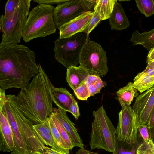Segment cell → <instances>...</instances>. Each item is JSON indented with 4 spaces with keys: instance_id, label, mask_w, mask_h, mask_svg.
Returning <instances> with one entry per match:
<instances>
[{
    "instance_id": "277c9868",
    "label": "cell",
    "mask_w": 154,
    "mask_h": 154,
    "mask_svg": "<svg viewBox=\"0 0 154 154\" xmlns=\"http://www.w3.org/2000/svg\"><path fill=\"white\" fill-rule=\"evenodd\" d=\"M90 146L91 150L101 149L113 153L118 147L116 131L102 106L94 111Z\"/></svg>"
},
{
    "instance_id": "1f68e13d",
    "label": "cell",
    "mask_w": 154,
    "mask_h": 154,
    "mask_svg": "<svg viewBox=\"0 0 154 154\" xmlns=\"http://www.w3.org/2000/svg\"><path fill=\"white\" fill-rule=\"evenodd\" d=\"M135 145H131L130 147L126 148L123 146L117 147L116 151L113 154H136V151L138 147Z\"/></svg>"
},
{
    "instance_id": "ba28073f",
    "label": "cell",
    "mask_w": 154,
    "mask_h": 154,
    "mask_svg": "<svg viewBox=\"0 0 154 154\" xmlns=\"http://www.w3.org/2000/svg\"><path fill=\"white\" fill-rule=\"evenodd\" d=\"M107 62L106 51L100 44L89 38L81 52L80 66L90 75L102 77L108 72Z\"/></svg>"
},
{
    "instance_id": "8fae6325",
    "label": "cell",
    "mask_w": 154,
    "mask_h": 154,
    "mask_svg": "<svg viewBox=\"0 0 154 154\" xmlns=\"http://www.w3.org/2000/svg\"><path fill=\"white\" fill-rule=\"evenodd\" d=\"M154 106V85L136 98L133 109L140 123L147 125L149 117Z\"/></svg>"
},
{
    "instance_id": "ffe728a7",
    "label": "cell",
    "mask_w": 154,
    "mask_h": 154,
    "mask_svg": "<svg viewBox=\"0 0 154 154\" xmlns=\"http://www.w3.org/2000/svg\"><path fill=\"white\" fill-rule=\"evenodd\" d=\"M137 91L134 87L133 83L130 82L117 91L116 98L122 108L130 106L134 97L138 95Z\"/></svg>"
},
{
    "instance_id": "9c48e42d",
    "label": "cell",
    "mask_w": 154,
    "mask_h": 154,
    "mask_svg": "<svg viewBox=\"0 0 154 154\" xmlns=\"http://www.w3.org/2000/svg\"><path fill=\"white\" fill-rule=\"evenodd\" d=\"M97 0H68L58 5L53 10V17L56 28L72 20L82 14L94 11Z\"/></svg>"
},
{
    "instance_id": "d4e9b609",
    "label": "cell",
    "mask_w": 154,
    "mask_h": 154,
    "mask_svg": "<svg viewBox=\"0 0 154 154\" xmlns=\"http://www.w3.org/2000/svg\"><path fill=\"white\" fill-rule=\"evenodd\" d=\"M139 11L146 17L154 14V0H135Z\"/></svg>"
},
{
    "instance_id": "30bf717a",
    "label": "cell",
    "mask_w": 154,
    "mask_h": 154,
    "mask_svg": "<svg viewBox=\"0 0 154 154\" xmlns=\"http://www.w3.org/2000/svg\"><path fill=\"white\" fill-rule=\"evenodd\" d=\"M138 118L131 106L122 108L119 113V120L116 128L117 140L131 145L137 144Z\"/></svg>"
},
{
    "instance_id": "ac0fdd59",
    "label": "cell",
    "mask_w": 154,
    "mask_h": 154,
    "mask_svg": "<svg viewBox=\"0 0 154 154\" xmlns=\"http://www.w3.org/2000/svg\"><path fill=\"white\" fill-rule=\"evenodd\" d=\"M49 117L43 123L33 125V128L42 143L45 145L53 148L55 143L49 124Z\"/></svg>"
},
{
    "instance_id": "f35d334b",
    "label": "cell",
    "mask_w": 154,
    "mask_h": 154,
    "mask_svg": "<svg viewBox=\"0 0 154 154\" xmlns=\"http://www.w3.org/2000/svg\"><path fill=\"white\" fill-rule=\"evenodd\" d=\"M150 139L154 144V125L149 128Z\"/></svg>"
},
{
    "instance_id": "4316f807",
    "label": "cell",
    "mask_w": 154,
    "mask_h": 154,
    "mask_svg": "<svg viewBox=\"0 0 154 154\" xmlns=\"http://www.w3.org/2000/svg\"><path fill=\"white\" fill-rule=\"evenodd\" d=\"M136 154H154V144L150 139L148 141H143L138 146Z\"/></svg>"
},
{
    "instance_id": "8d00e7d4",
    "label": "cell",
    "mask_w": 154,
    "mask_h": 154,
    "mask_svg": "<svg viewBox=\"0 0 154 154\" xmlns=\"http://www.w3.org/2000/svg\"><path fill=\"white\" fill-rule=\"evenodd\" d=\"M152 61H154V47L149 50L147 57V63Z\"/></svg>"
},
{
    "instance_id": "f1b7e54d",
    "label": "cell",
    "mask_w": 154,
    "mask_h": 154,
    "mask_svg": "<svg viewBox=\"0 0 154 154\" xmlns=\"http://www.w3.org/2000/svg\"><path fill=\"white\" fill-rule=\"evenodd\" d=\"M20 0H8L5 5V13L4 16L8 18L10 16L17 7Z\"/></svg>"
},
{
    "instance_id": "5b68a950",
    "label": "cell",
    "mask_w": 154,
    "mask_h": 154,
    "mask_svg": "<svg viewBox=\"0 0 154 154\" xmlns=\"http://www.w3.org/2000/svg\"><path fill=\"white\" fill-rule=\"evenodd\" d=\"M54 8L51 5L39 4L29 12L23 33L22 38L25 42L56 32L53 17Z\"/></svg>"
},
{
    "instance_id": "83f0119b",
    "label": "cell",
    "mask_w": 154,
    "mask_h": 154,
    "mask_svg": "<svg viewBox=\"0 0 154 154\" xmlns=\"http://www.w3.org/2000/svg\"><path fill=\"white\" fill-rule=\"evenodd\" d=\"M73 91L77 98L79 100H87L91 96L89 90L85 82Z\"/></svg>"
},
{
    "instance_id": "7402d4cb",
    "label": "cell",
    "mask_w": 154,
    "mask_h": 154,
    "mask_svg": "<svg viewBox=\"0 0 154 154\" xmlns=\"http://www.w3.org/2000/svg\"><path fill=\"white\" fill-rule=\"evenodd\" d=\"M49 121L55 143L54 146L51 148L67 154H70V149L60 135L53 120L51 114L49 117Z\"/></svg>"
},
{
    "instance_id": "cb8c5ba5",
    "label": "cell",
    "mask_w": 154,
    "mask_h": 154,
    "mask_svg": "<svg viewBox=\"0 0 154 154\" xmlns=\"http://www.w3.org/2000/svg\"><path fill=\"white\" fill-rule=\"evenodd\" d=\"M133 86L137 91L142 93L154 85V76L141 77L134 81Z\"/></svg>"
},
{
    "instance_id": "8992f818",
    "label": "cell",
    "mask_w": 154,
    "mask_h": 154,
    "mask_svg": "<svg viewBox=\"0 0 154 154\" xmlns=\"http://www.w3.org/2000/svg\"><path fill=\"white\" fill-rule=\"evenodd\" d=\"M31 0H20L14 13L5 18H0V28L2 32L0 44L19 43L22 38L23 30L29 13Z\"/></svg>"
},
{
    "instance_id": "e0dca14e",
    "label": "cell",
    "mask_w": 154,
    "mask_h": 154,
    "mask_svg": "<svg viewBox=\"0 0 154 154\" xmlns=\"http://www.w3.org/2000/svg\"><path fill=\"white\" fill-rule=\"evenodd\" d=\"M52 92L53 102L58 108L68 112L75 99L73 96L65 88L53 85Z\"/></svg>"
},
{
    "instance_id": "4fadbf2b",
    "label": "cell",
    "mask_w": 154,
    "mask_h": 154,
    "mask_svg": "<svg viewBox=\"0 0 154 154\" xmlns=\"http://www.w3.org/2000/svg\"><path fill=\"white\" fill-rule=\"evenodd\" d=\"M52 113L68 133L74 147L84 148L83 141L78 132L74 124L68 117L66 111L60 108L53 107Z\"/></svg>"
},
{
    "instance_id": "44dd1931",
    "label": "cell",
    "mask_w": 154,
    "mask_h": 154,
    "mask_svg": "<svg viewBox=\"0 0 154 154\" xmlns=\"http://www.w3.org/2000/svg\"><path fill=\"white\" fill-rule=\"evenodd\" d=\"M116 0H97L94 11L97 12L101 20L109 19L112 12Z\"/></svg>"
},
{
    "instance_id": "836d02e7",
    "label": "cell",
    "mask_w": 154,
    "mask_h": 154,
    "mask_svg": "<svg viewBox=\"0 0 154 154\" xmlns=\"http://www.w3.org/2000/svg\"><path fill=\"white\" fill-rule=\"evenodd\" d=\"M68 0H34L33 2L39 4H44L49 5L57 4V5L63 3Z\"/></svg>"
},
{
    "instance_id": "4dcf8cb0",
    "label": "cell",
    "mask_w": 154,
    "mask_h": 154,
    "mask_svg": "<svg viewBox=\"0 0 154 154\" xmlns=\"http://www.w3.org/2000/svg\"><path fill=\"white\" fill-rule=\"evenodd\" d=\"M138 130L143 141H148L150 139L149 128L147 126L141 125L139 122Z\"/></svg>"
},
{
    "instance_id": "7c38bea8",
    "label": "cell",
    "mask_w": 154,
    "mask_h": 154,
    "mask_svg": "<svg viewBox=\"0 0 154 154\" xmlns=\"http://www.w3.org/2000/svg\"><path fill=\"white\" fill-rule=\"evenodd\" d=\"M94 13V11L85 12L62 25L59 29V38H68L83 32L93 16Z\"/></svg>"
},
{
    "instance_id": "3957f363",
    "label": "cell",
    "mask_w": 154,
    "mask_h": 154,
    "mask_svg": "<svg viewBox=\"0 0 154 154\" xmlns=\"http://www.w3.org/2000/svg\"><path fill=\"white\" fill-rule=\"evenodd\" d=\"M16 97L0 93V111L8 119L13 134L15 148L11 154H42L45 146L37 136L33 123L18 107Z\"/></svg>"
},
{
    "instance_id": "9a60e30c",
    "label": "cell",
    "mask_w": 154,
    "mask_h": 154,
    "mask_svg": "<svg viewBox=\"0 0 154 154\" xmlns=\"http://www.w3.org/2000/svg\"><path fill=\"white\" fill-rule=\"evenodd\" d=\"M109 19L111 30H121L127 28L130 25L121 4L117 0Z\"/></svg>"
},
{
    "instance_id": "7a4b0ae2",
    "label": "cell",
    "mask_w": 154,
    "mask_h": 154,
    "mask_svg": "<svg viewBox=\"0 0 154 154\" xmlns=\"http://www.w3.org/2000/svg\"><path fill=\"white\" fill-rule=\"evenodd\" d=\"M39 71L25 89L16 97L18 107L33 125L44 122L53 112L52 84L40 64Z\"/></svg>"
},
{
    "instance_id": "74e56055",
    "label": "cell",
    "mask_w": 154,
    "mask_h": 154,
    "mask_svg": "<svg viewBox=\"0 0 154 154\" xmlns=\"http://www.w3.org/2000/svg\"><path fill=\"white\" fill-rule=\"evenodd\" d=\"M75 154H98L97 152H93L84 149L80 148L76 152Z\"/></svg>"
},
{
    "instance_id": "f546056e",
    "label": "cell",
    "mask_w": 154,
    "mask_h": 154,
    "mask_svg": "<svg viewBox=\"0 0 154 154\" xmlns=\"http://www.w3.org/2000/svg\"><path fill=\"white\" fill-rule=\"evenodd\" d=\"M102 20L100 16L96 12L94 11V15L91 19L87 27L83 32L88 35Z\"/></svg>"
},
{
    "instance_id": "52a82bcc",
    "label": "cell",
    "mask_w": 154,
    "mask_h": 154,
    "mask_svg": "<svg viewBox=\"0 0 154 154\" xmlns=\"http://www.w3.org/2000/svg\"><path fill=\"white\" fill-rule=\"evenodd\" d=\"M89 38V35L83 32L68 38H59L54 42L55 59L67 68L77 66L82 48Z\"/></svg>"
},
{
    "instance_id": "5bb4252c",
    "label": "cell",
    "mask_w": 154,
    "mask_h": 154,
    "mask_svg": "<svg viewBox=\"0 0 154 154\" xmlns=\"http://www.w3.org/2000/svg\"><path fill=\"white\" fill-rule=\"evenodd\" d=\"M14 144L12 130L7 117L0 111V150L13 152Z\"/></svg>"
},
{
    "instance_id": "2e32d148",
    "label": "cell",
    "mask_w": 154,
    "mask_h": 154,
    "mask_svg": "<svg viewBox=\"0 0 154 154\" xmlns=\"http://www.w3.org/2000/svg\"><path fill=\"white\" fill-rule=\"evenodd\" d=\"M89 75L80 66H71L67 68L66 79L69 85L74 90L85 82Z\"/></svg>"
},
{
    "instance_id": "6da1fadb",
    "label": "cell",
    "mask_w": 154,
    "mask_h": 154,
    "mask_svg": "<svg viewBox=\"0 0 154 154\" xmlns=\"http://www.w3.org/2000/svg\"><path fill=\"white\" fill-rule=\"evenodd\" d=\"M35 53L16 43L0 44V90L25 89L38 72Z\"/></svg>"
},
{
    "instance_id": "d6a6232c",
    "label": "cell",
    "mask_w": 154,
    "mask_h": 154,
    "mask_svg": "<svg viewBox=\"0 0 154 154\" xmlns=\"http://www.w3.org/2000/svg\"><path fill=\"white\" fill-rule=\"evenodd\" d=\"M71 113L76 120H78L80 114L77 101L74 99L68 111Z\"/></svg>"
},
{
    "instance_id": "d590c367",
    "label": "cell",
    "mask_w": 154,
    "mask_h": 154,
    "mask_svg": "<svg viewBox=\"0 0 154 154\" xmlns=\"http://www.w3.org/2000/svg\"><path fill=\"white\" fill-rule=\"evenodd\" d=\"M154 125V106L151 112L148 120L147 126L151 128Z\"/></svg>"
},
{
    "instance_id": "d6986e66",
    "label": "cell",
    "mask_w": 154,
    "mask_h": 154,
    "mask_svg": "<svg viewBox=\"0 0 154 154\" xmlns=\"http://www.w3.org/2000/svg\"><path fill=\"white\" fill-rule=\"evenodd\" d=\"M130 41L133 45H141L149 51L154 47V29L142 33L138 30L134 31Z\"/></svg>"
},
{
    "instance_id": "484cf974",
    "label": "cell",
    "mask_w": 154,
    "mask_h": 154,
    "mask_svg": "<svg viewBox=\"0 0 154 154\" xmlns=\"http://www.w3.org/2000/svg\"><path fill=\"white\" fill-rule=\"evenodd\" d=\"M51 114L53 120L60 135L68 146L70 150H72L74 146L68 133L58 121L54 117L52 113Z\"/></svg>"
},
{
    "instance_id": "ab89813d",
    "label": "cell",
    "mask_w": 154,
    "mask_h": 154,
    "mask_svg": "<svg viewBox=\"0 0 154 154\" xmlns=\"http://www.w3.org/2000/svg\"><path fill=\"white\" fill-rule=\"evenodd\" d=\"M146 67L154 69V61L148 63Z\"/></svg>"
},
{
    "instance_id": "e575fe53",
    "label": "cell",
    "mask_w": 154,
    "mask_h": 154,
    "mask_svg": "<svg viewBox=\"0 0 154 154\" xmlns=\"http://www.w3.org/2000/svg\"><path fill=\"white\" fill-rule=\"evenodd\" d=\"M42 154H67L63 152L54 149L51 147L45 146Z\"/></svg>"
},
{
    "instance_id": "603a6c76",
    "label": "cell",
    "mask_w": 154,
    "mask_h": 154,
    "mask_svg": "<svg viewBox=\"0 0 154 154\" xmlns=\"http://www.w3.org/2000/svg\"><path fill=\"white\" fill-rule=\"evenodd\" d=\"M85 82L92 96L100 93L101 89L107 85L106 82L102 81L100 77L91 75H88L85 81Z\"/></svg>"
}]
</instances>
